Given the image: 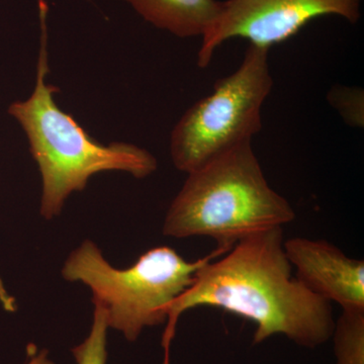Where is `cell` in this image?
I'll return each mask as SVG.
<instances>
[{"instance_id": "cell-3", "label": "cell", "mask_w": 364, "mask_h": 364, "mask_svg": "<svg viewBox=\"0 0 364 364\" xmlns=\"http://www.w3.org/2000/svg\"><path fill=\"white\" fill-rule=\"evenodd\" d=\"M171 203L163 234L208 237L222 247L296 219L289 200L270 188L251 141L188 174Z\"/></svg>"}, {"instance_id": "cell-5", "label": "cell", "mask_w": 364, "mask_h": 364, "mask_svg": "<svg viewBox=\"0 0 364 364\" xmlns=\"http://www.w3.org/2000/svg\"><path fill=\"white\" fill-rule=\"evenodd\" d=\"M268 52L249 45L239 68L177 122L170 155L179 171L191 173L260 132L261 109L273 85Z\"/></svg>"}, {"instance_id": "cell-10", "label": "cell", "mask_w": 364, "mask_h": 364, "mask_svg": "<svg viewBox=\"0 0 364 364\" xmlns=\"http://www.w3.org/2000/svg\"><path fill=\"white\" fill-rule=\"evenodd\" d=\"M107 318L104 311L95 306L93 322L90 336L73 349L74 358L78 364H105L107 363Z\"/></svg>"}, {"instance_id": "cell-4", "label": "cell", "mask_w": 364, "mask_h": 364, "mask_svg": "<svg viewBox=\"0 0 364 364\" xmlns=\"http://www.w3.org/2000/svg\"><path fill=\"white\" fill-rule=\"evenodd\" d=\"M231 248L218 246L205 257L191 262L174 249L161 246L144 253L132 267L117 269L87 240L69 255L62 274L69 282L90 287L93 304L104 311L109 327L136 341L144 328L167 320L165 308L191 286L203 265Z\"/></svg>"}, {"instance_id": "cell-11", "label": "cell", "mask_w": 364, "mask_h": 364, "mask_svg": "<svg viewBox=\"0 0 364 364\" xmlns=\"http://www.w3.org/2000/svg\"><path fill=\"white\" fill-rule=\"evenodd\" d=\"M327 100L348 126L364 128L363 88L336 85L328 92Z\"/></svg>"}, {"instance_id": "cell-12", "label": "cell", "mask_w": 364, "mask_h": 364, "mask_svg": "<svg viewBox=\"0 0 364 364\" xmlns=\"http://www.w3.org/2000/svg\"><path fill=\"white\" fill-rule=\"evenodd\" d=\"M0 303L7 312H14L16 311V301H14L13 296H9L7 293L1 279H0Z\"/></svg>"}, {"instance_id": "cell-1", "label": "cell", "mask_w": 364, "mask_h": 364, "mask_svg": "<svg viewBox=\"0 0 364 364\" xmlns=\"http://www.w3.org/2000/svg\"><path fill=\"white\" fill-rule=\"evenodd\" d=\"M282 227L246 237L196 273L191 286L165 308L164 363L182 314L198 306L223 309L252 321L254 343L282 334L301 346H318L332 336V304L293 275Z\"/></svg>"}, {"instance_id": "cell-9", "label": "cell", "mask_w": 364, "mask_h": 364, "mask_svg": "<svg viewBox=\"0 0 364 364\" xmlns=\"http://www.w3.org/2000/svg\"><path fill=\"white\" fill-rule=\"evenodd\" d=\"M333 334L337 364H363L364 310H342Z\"/></svg>"}, {"instance_id": "cell-6", "label": "cell", "mask_w": 364, "mask_h": 364, "mask_svg": "<svg viewBox=\"0 0 364 364\" xmlns=\"http://www.w3.org/2000/svg\"><path fill=\"white\" fill-rule=\"evenodd\" d=\"M363 0H226L202 37L198 66L207 68L220 45L234 38L269 50L294 37L315 18L338 16L354 25Z\"/></svg>"}, {"instance_id": "cell-2", "label": "cell", "mask_w": 364, "mask_h": 364, "mask_svg": "<svg viewBox=\"0 0 364 364\" xmlns=\"http://www.w3.org/2000/svg\"><path fill=\"white\" fill-rule=\"evenodd\" d=\"M48 4L39 0L40 51L35 90L26 100L9 105V114L25 131L42 176L41 215L46 220L61 213L73 191L85 188L88 179L104 171L128 172L136 178L154 173L156 158L134 144L97 143L77 122L56 105L58 88L46 83L48 65Z\"/></svg>"}, {"instance_id": "cell-8", "label": "cell", "mask_w": 364, "mask_h": 364, "mask_svg": "<svg viewBox=\"0 0 364 364\" xmlns=\"http://www.w3.org/2000/svg\"><path fill=\"white\" fill-rule=\"evenodd\" d=\"M144 20L179 38L203 37L219 16L218 0H124Z\"/></svg>"}, {"instance_id": "cell-7", "label": "cell", "mask_w": 364, "mask_h": 364, "mask_svg": "<svg viewBox=\"0 0 364 364\" xmlns=\"http://www.w3.org/2000/svg\"><path fill=\"white\" fill-rule=\"evenodd\" d=\"M296 277L312 293L342 310H364V261L324 240L294 237L284 242Z\"/></svg>"}, {"instance_id": "cell-13", "label": "cell", "mask_w": 364, "mask_h": 364, "mask_svg": "<svg viewBox=\"0 0 364 364\" xmlns=\"http://www.w3.org/2000/svg\"><path fill=\"white\" fill-rule=\"evenodd\" d=\"M28 364H54L47 358V351L41 352L39 355H35Z\"/></svg>"}]
</instances>
